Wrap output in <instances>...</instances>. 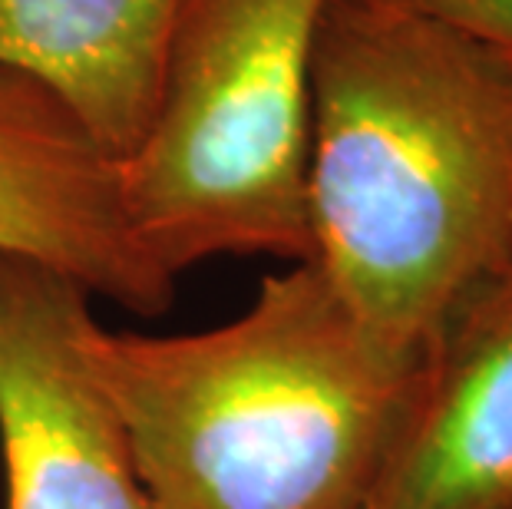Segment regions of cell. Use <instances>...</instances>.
Masks as SVG:
<instances>
[{
    "label": "cell",
    "instance_id": "obj_5",
    "mask_svg": "<svg viewBox=\"0 0 512 509\" xmlns=\"http://www.w3.org/2000/svg\"><path fill=\"white\" fill-rule=\"evenodd\" d=\"M0 255L24 258L136 314H162L176 278L129 219L123 159L57 93L0 67Z\"/></svg>",
    "mask_w": 512,
    "mask_h": 509
},
{
    "label": "cell",
    "instance_id": "obj_8",
    "mask_svg": "<svg viewBox=\"0 0 512 509\" xmlns=\"http://www.w3.org/2000/svg\"><path fill=\"white\" fill-rule=\"evenodd\" d=\"M400 4L446 20L512 57V0H400Z\"/></svg>",
    "mask_w": 512,
    "mask_h": 509
},
{
    "label": "cell",
    "instance_id": "obj_7",
    "mask_svg": "<svg viewBox=\"0 0 512 509\" xmlns=\"http://www.w3.org/2000/svg\"><path fill=\"white\" fill-rule=\"evenodd\" d=\"M182 0H0V67L57 93L126 159L159 100Z\"/></svg>",
    "mask_w": 512,
    "mask_h": 509
},
{
    "label": "cell",
    "instance_id": "obj_6",
    "mask_svg": "<svg viewBox=\"0 0 512 509\" xmlns=\"http://www.w3.org/2000/svg\"><path fill=\"white\" fill-rule=\"evenodd\" d=\"M361 509H512V272L420 351Z\"/></svg>",
    "mask_w": 512,
    "mask_h": 509
},
{
    "label": "cell",
    "instance_id": "obj_1",
    "mask_svg": "<svg viewBox=\"0 0 512 509\" xmlns=\"http://www.w3.org/2000/svg\"><path fill=\"white\" fill-rule=\"evenodd\" d=\"M311 262L397 354L512 272V57L400 0H328L311 50Z\"/></svg>",
    "mask_w": 512,
    "mask_h": 509
},
{
    "label": "cell",
    "instance_id": "obj_4",
    "mask_svg": "<svg viewBox=\"0 0 512 509\" xmlns=\"http://www.w3.org/2000/svg\"><path fill=\"white\" fill-rule=\"evenodd\" d=\"M90 291L0 255V460L7 509H156L86 361Z\"/></svg>",
    "mask_w": 512,
    "mask_h": 509
},
{
    "label": "cell",
    "instance_id": "obj_3",
    "mask_svg": "<svg viewBox=\"0 0 512 509\" xmlns=\"http://www.w3.org/2000/svg\"><path fill=\"white\" fill-rule=\"evenodd\" d=\"M328 0H182L159 100L123 159L139 242L169 278L215 255L311 262V50Z\"/></svg>",
    "mask_w": 512,
    "mask_h": 509
},
{
    "label": "cell",
    "instance_id": "obj_2",
    "mask_svg": "<svg viewBox=\"0 0 512 509\" xmlns=\"http://www.w3.org/2000/svg\"><path fill=\"white\" fill-rule=\"evenodd\" d=\"M156 509H361L420 354L370 334L314 262L209 331L86 328Z\"/></svg>",
    "mask_w": 512,
    "mask_h": 509
}]
</instances>
